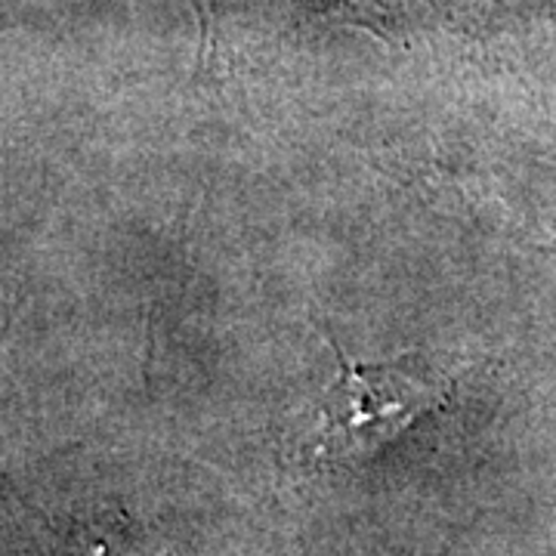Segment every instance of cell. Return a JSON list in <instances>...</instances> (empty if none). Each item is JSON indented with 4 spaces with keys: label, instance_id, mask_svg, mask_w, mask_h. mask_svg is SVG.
Returning <instances> with one entry per match:
<instances>
[{
    "label": "cell",
    "instance_id": "7a4b0ae2",
    "mask_svg": "<svg viewBox=\"0 0 556 556\" xmlns=\"http://www.w3.org/2000/svg\"><path fill=\"white\" fill-rule=\"evenodd\" d=\"M159 556H174V554H159Z\"/></svg>",
    "mask_w": 556,
    "mask_h": 556
},
{
    "label": "cell",
    "instance_id": "6da1fadb",
    "mask_svg": "<svg viewBox=\"0 0 556 556\" xmlns=\"http://www.w3.org/2000/svg\"><path fill=\"white\" fill-rule=\"evenodd\" d=\"M321 334L340 362V375L318 402L313 457L325 467L371 460L452 399L455 380L420 362H358L328 331Z\"/></svg>",
    "mask_w": 556,
    "mask_h": 556
}]
</instances>
